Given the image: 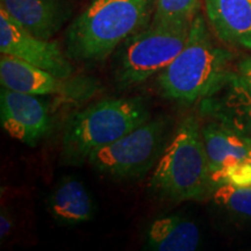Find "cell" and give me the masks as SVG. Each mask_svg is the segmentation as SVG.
Returning a JSON list of instances; mask_svg holds the SVG:
<instances>
[{
  "instance_id": "obj_1",
  "label": "cell",
  "mask_w": 251,
  "mask_h": 251,
  "mask_svg": "<svg viewBox=\"0 0 251 251\" xmlns=\"http://www.w3.org/2000/svg\"><path fill=\"white\" fill-rule=\"evenodd\" d=\"M152 14L153 0H92L68 27L65 55L80 62L103 61L149 26Z\"/></svg>"
},
{
  "instance_id": "obj_2",
  "label": "cell",
  "mask_w": 251,
  "mask_h": 251,
  "mask_svg": "<svg viewBox=\"0 0 251 251\" xmlns=\"http://www.w3.org/2000/svg\"><path fill=\"white\" fill-rule=\"evenodd\" d=\"M233 54L216 46L205 18L198 13L190 28L184 48L157 76V85L164 98L193 103L215 93L234 74Z\"/></svg>"
},
{
  "instance_id": "obj_3",
  "label": "cell",
  "mask_w": 251,
  "mask_h": 251,
  "mask_svg": "<svg viewBox=\"0 0 251 251\" xmlns=\"http://www.w3.org/2000/svg\"><path fill=\"white\" fill-rule=\"evenodd\" d=\"M155 196L172 202L202 199L213 190L201 127L193 115L178 126L149 181Z\"/></svg>"
},
{
  "instance_id": "obj_4",
  "label": "cell",
  "mask_w": 251,
  "mask_h": 251,
  "mask_svg": "<svg viewBox=\"0 0 251 251\" xmlns=\"http://www.w3.org/2000/svg\"><path fill=\"white\" fill-rule=\"evenodd\" d=\"M150 120V111L141 98H109L75 113L65 126L62 157L79 165L96 150L108 146Z\"/></svg>"
},
{
  "instance_id": "obj_5",
  "label": "cell",
  "mask_w": 251,
  "mask_h": 251,
  "mask_svg": "<svg viewBox=\"0 0 251 251\" xmlns=\"http://www.w3.org/2000/svg\"><path fill=\"white\" fill-rule=\"evenodd\" d=\"M190 28L150 24L124 41L113 61V78L119 89L139 85L164 70L183 50Z\"/></svg>"
},
{
  "instance_id": "obj_6",
  "label": "cell",
  "mask_w": 251,
  "mask_h": 251,
  "mask_svg": "<svg viewBox=\"0 0 251 251\" xmlns=\"http://www.w3.org/2000/svg\"><path fill=\"white\" fill-rule=\"evenodd\" d=\"M169 127L166 119L147 121L115 142L93 151L86 162L97 172L114 179L140 177L158 161Z\"/></svg>"
},
{
  "instance_id": "obj_7",
  "label": "cell",
  "mask_w": 251,
  "mask_h": 251,
  "mask_svg": "<svg viewBox=\"0 0 251 251\" xmlns=\"http://www.w3.org/2000/svg\"><path fill=\"white\" fill-rule=\"evenodd\" d=\"M0 52L51 72L59 78H70L74 68L69 57L55 42L40 39L20 27L0 7Z\"/></svg>"
},
{
  "instance_id": "obj_8",
  "label": "cell",
  "mask_w": 251,
  "mask_h": 251,
  "mask_svg": "<svg viewBox=\"0 0 251 251\" xmlns=\"http://www.w3.org/2000/svg\"><path fill=\"white\" fill-rule=\"evenodd\" d=\"M0 121L9 136L29 147H35L50 128V115L45 101L37 96L2 86Z\"/></svg>"
},
{
  "instance_id": "obj_9",
  "label": "cell",
  "mask_w": 251,
  "mask_h": 251,
  "mask_svg": "<svg viewBox=\"0 0 251 251\" xmlns=\"http://www.w3.org/2000/svg\"><path fill=\"white\" fill-rule=\"evenodd\" d=\"M0 83L2 87L33 96H63L77 98L93 89L89 84L59 78L51 72L31 65L23 59L1 54Z\"/></svg>"
},
{
  "instance_id": "obj_10",
  "label": "cell",
  "mask_w": 251,
  "mask_h": 251,
  "mask_svg": "<svg viewBox=\"0 0 251 251\" xmlns=\"http://www.w3.org/2000/svg\"><path fill=\"white\" fill-rule=\"evenodd\" d=\"M201 109L213 120L251 139V85L234 74L212 96L202 99Z\"/></svg>"
},
{
  "instance_id": "obj_11",
  "label": "cell",
  "mask_w": 251,
  "mask_h": 251,
  "mask_svg": "<svg viewBox=\"0 0 251 251\" xmlns=\"http://www.w3.org/2000/svg\"><path fill=\"white\" fill-rule=\"evenodd\" d=\"M0 7L19 26L43 40L51 39L70 14L63 0H0Z\"/></svg>"
},
{
  "instance_id": "obj_12",
  "label": "cell",
  "mask_w": 251,
  "mask_h": 251,
  "mask_svg": "<svg viewBox=\"0 0 251 251\" xmlns=\"http://www.w3.org/2000/svg\"><path fill=\"white\" fill-rule=\"evenodd\" d=\"M201 133L214 190L222 184L225 172L229 168L241 162H249L250 146L246 137L214 120L203 126Z\"/></svg>"
},
{
  "instance_id": "obj_13",
  "label": "cell",
  "mask_w": 251,
  "mask_h": 251,
  "mask_svg": "<svg viewBox=\"0 0 251 251\" xmlns=\"http://www.w3.org/2000/svg\"><path fill=\"white\" fill-rule=\"evenodd\" d=\"M205 11L222 42L251 49V0H205Z\"/></svg>"
},
{
  "instance_id": "obj_14",
  "label": "cell",
  "mask_w": 251,
  "mask_h": 251,
  "mask_svg": "<svg viewBox=\"0 0 251 251\" xmlns=\"http://www.w3.org/2000/svg\"><path fill=\"white\" fill-rule=\"evenodd\" d=\"M48 209L56 222L77 226L89 222L94 214L92 197L84 184L75 177H64L48 198Z\"/></svg>"
},
{
  "instance_id": "obj_15",
  "label": "cell",
  "mask_w": 251,
  "mask_h": 251,
  "mask_svg": "<svg viewBox=\"0 0 251 251\" xmlns=\"http://www.w3.org/2000/svg\"><path fill=\"white\" fill-rule=\"evenodd\" d=\"M200 243V230L180 214L164 215L152 221L146 234L147 250L194 251Z\"/></svg>"
},
{
  "instance_id": "obj_16",
  "label": "cell",
  "mask_w": 251,
  "mask_h": 251,
  "mask_svg": "<svg viewBox=\"0 0 251 251\" xmlns=\"http://www.w3.org/2000/svg\"><path fill=\"white\" fill-rule=\"evenodd\" d=\"M201 0H153L151 24L162 26L191 27L200 13Z\"/></svg>"
},
{
  "instance_id": "obj_17",
  "label": "cell",
  "mask_w": 251,
  "mask_h": 251,
  "mask_svg": "<svg viewBox=\"0 0 251 251\" xmlns=\"http://www.w3.org/2000/svg\"><path fill=\"white\" fill-rule=\"evenodd\" d=\"M213 200L228 212L251 220V187L222 184L214 188Z\"/></svg>"
},
{
  "instance_id": "obj_18",
  "label": "cell",
  "mask_w": 251,
  "mask_h": 251,
  "mask_svg": "<svg viewBox=\"0 0 251 251\" xmlns=\"http://www.w3.org/2000/svg\"><path fill=\"white\" fill-rule=\"evenodd\" d=\"M222 184H231L240 187H251V163L248 161L241 162L229 168L225 172Z\"/></svg>"
},
{
  "instance_id": "obj_19",
  "label": "cell",
  "mask_w": 251,
  "mask_h": 251,
  "mask_svg": "<svg viewBox=\"0 0 251 251\" xmlns=\"http://www.w3.org/2000/svg\"><path fill=\"white\" fill-rule=\"evenodd\" d=\"M13 229V216L8 212L7 208L2 207L0 212V240L2 241L8 237Z\"/></svg>"
},
{
  "instance_id": "obj_20",
  "label": "cell",
  "mask_w": 251,
  "mask_h": 251,
  "mask_svg": "<svg viewBox=\"0 0 251 251\" xmlns=\"http://www.w3.org/2000/svg\"><path fill=\"white\" fill-rule=\"evenodd\" d=\"M238 74L251 85V57L243 59L238 65Z\"/></svg>"
},
{
  "instance_id": "obj_21",
  "label": "cell",
  "mask_w": 251,
  "mask_h": 251,
  "mask_svg": "<svg viewBox=\"0 0 251 251\" xmlns=\"http://www.w3.org/2000/svg\"><path fill=\"white\" fill-rule=\"evenodd\" d=\"M246 139L248 140V142H249V146H250V156H249V162L251 163V139H248V137H246Z\"/></svg>"
}]
</instances>
